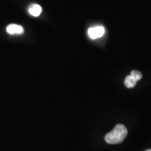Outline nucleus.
I'll list each match as a JSON object with an SVG mask.
<instances>
[{
  "instance_id": "nucleus-1",
  "label": "nucleus",
  "mask_w": 151,
  "mask_h": 151,
  "mask_svg": "<svg viewBox=\"0 0 151 151\" xmlns=\"http://www.w3.org/2000/svg\"><path fill=\"white\" fill-rule=\"evenodd\" d=\"M127 129L123 124H118L112 131L105 136L106 142L109 144H118L122 143L127 137Z\"/></svg>"
},
{
  "instance_id": "nucleus-2",
  "label": "nucleus",
  "mask_w": 151,
  "mask_h": 151,
  "mask_svg": "<svg viewBox=\"0 0 151 151\" xmlns=\"http://www.w3.org/2000/svg\"><path fill=\"white\" fill-rule=\"evenodd\" d=\"M88 33L89 37L91 38V39H95L103 37V35H104L105 33V29L104 28L101 27V26H97V27H90V29H88Z\"/></svg>"
},
{
  "instance_id": "nucleus-3",
  "label": "nucleus",
  "mask_w": 151,
  "mask_h": 151,
  "mask_svg": "<svg viewBox=\"0 0 151 151\" xmlns=\"http://www.w3.org/2000/svg\"><path fill=\"white\" fill-rule=\"evenodd\" d=\"M6 32L9 35H22L24 32V29L21 25L16 24H11L7 26Z\"/></svg>"
},
{
  "instance_id": "nucleus-4",
  "label": "nucleus",
  "mask_w": 151,
  "mask_h": 151,
  "mask_svg": "<svg viewBox=\"0 0 151 151\" xmlns=\"http://www.w3.org/2000/svg\"><path fill=\"white\" fill-rule=\"evenodd\" d=\"M28 12L29 14L34 17L39 16L42 12V8L37 4H33L29 6L28 9Z\"/></svg>"
},
{
  "instance_id": "nucleus-5",
  "label": "nucleus",
  "mask_w": 151,
  "mask_h": 151,
  "mask_svg": "<svg viewBox=\"0 0 151 151\" xmlns=\"http://www.w3.org/2000/svg\"><path fill=\"white\" fill-rule=\"evenodd\" d=\"M137 81L131 75H129L126 77L125 80H124V86L127 88H132L137 85Z\"/></svg>"
},
{
  "instance_id": "nucleus-6",
  "label": "nucleus",
  "mask_w": 151,
  "mask_h": 151,
  "mask_svg": "<svg viewBox=\"0 0 151 151\" xmlns=\"http://www.w3.org/2000/svg\"><path fill=\"white\" fill-rule=\"evenodd\" d=\"M130 75H131L137 81L141 80V79L142 78V74H141V73L139 71L133 70L131 72V73H130Z\"/></svg>"
},
{
  "instance_id": "nucleus-7",
  "label": "nucleus",
  "mask_w": 151,
  "mask_h": 151,
  "mask_svg": "<svg viewBox=\"0 0 151 151\" xmlns=\"http://www.w3.org/2000/svg\"><path fill=\"white\" fill-rule=\"evenodd\" d=\"M146 151H151V149H148V150H146Z\"/></svg>"
}]
</instances>
